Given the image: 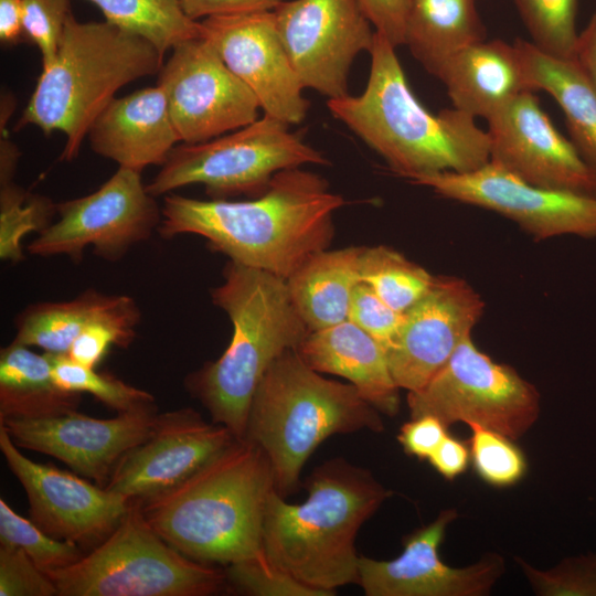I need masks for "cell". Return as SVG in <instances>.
Listing matches in <instances>:
<instances>
[{
	"mask_svg": "<svg viewBox=\"0 0 596 596\" xmlns=\"http://www.w3.org/2000/svg\"><path fill=\"white\" fill-rule=\"evenodd\" d=\"M344 204L322 177L300 167L276 173L252 200L169 193L157 231L166 240L199 235L234 263L288 279L311 255L329 247L333 215Z\"/></svg>",
	"mask_w": 596,
	"mask_h": 596,
	"instance_id": "6da1fadb",
	"label": "cell"
},
{
	"mask_svg": "<svg viewBox=\"0 0 596 596\" xmlns=\"http://www.w3.org/2000/svg\"><path fill=\"white\" fill-rule=\"evenodd\" d=\"M395 49L375 31L364 91L328 99L332 116L408 180L443 171L470 172L488 163V132L461 110L446 108L434 115L422 106Z\"/></svg>",
	"mask_w": 596,
	"mask_h": 596,
	"instance_id": "7a4b0ae2",
	"label": "cell"
},
{
	"mask_svg": "<svg viewBox=\"0 0 596 596\" xmlns=\"http://www.w3.org/2000/svg\"><path fill=\"white\" fill-rule=\"evenodd\" d=\"M305 487L307 499L294 504L270 491L263 547L286 573L332 596L340 586L358 584L356 535L391 491L369 469L344 458L316 467Z\"/></svg>",
	"mask_w": 596,
	"mask_h": 596,
	"instance_id": "3957f363",
	"label": "cell"
},
{
	"mask_svg": "<svg viewBox=\"0 0 596 596\" xmlns=\"http://www.w3.org/2000/svg\"><path fill=\"white\" fill-rule=\"evenodd\" d=\"M274 488L265 453L236 438L183 483L141 508L150 526L180 553L227 566L266 555L263 521Z\"/></svg>",
	"mask_w": 596,
	"mask_h": 596,
	"instance_id": "277c9868",
	"label": "cell"
},
{
	"mask_svg": "<svg viewBox=\"0 0 596 596\" xmlns=\"http://www.w3.org/2000/svg\"><path fill=\"white\" fill-rule=\"evenodd\" d=\"M211 297L228 316L232 338L217 360L187 376L185 387L213 423L244 438L259 382L277 358L299 347L309 329L286 279L265 270L228 260L223 283L211 290Z\"/></svg>",
	"mask_w": 596,
	"mask_h": 596,
	"instance_id": "5b68a950",
	"label": "cell"
},
{
	"mask_svg": "<svg viewBox=\"0 0 596 596\" xmlns=\"http://www.w3.org/2000/svg\"><path fill=\"white\" fill-rule=\"evenodd\" d=\"M163 55L148 40L107 21L66 20L56 54L42 67L17 128L64 134L60 159L71 161L97 116L128 83L158 74Z\"/></svg>",
	"mask_w": 596,
	"mask_h": 596,
	"instance_id": "8992f818",
	"label": "cell"
},
{
	"mask_svg": "<svg viewBox=\"0 0 596 596\" xmlns=\"http://www.w3.org/2000/svg\"><path fill=\"white\" fill-rule=\"evenodd\" d=\"M361 430L382 433L381 413L351 383L323 377L288 350L259 382L244 438L265 453L275 490L286 498L299 488L301 470L321 443Z\"/></svg>",
	"mask_w": 596,
	"mask_h": 596,
	"instance_id": "52a82bcc",
	"label": "cell"
},
{
	"mask_svg": "<svg viewBox=\"0 0 596 596\" xmlns=\"http://www.w3.org/2000/svg\"><path fill=\"white\" fill-rule=\"evenodd\" d=\"M57 596H210L226 590L225 571L180 553L147 522L140 501L76 563L45 573Z\"/></svg>",
	"mask_w": 596,
	"mask_h": 596,
	"instance_id": "ba28073f",
	"label": "cell"
},
{
	"mask_svg": "<svg viewBox=\"0 0 596 596\" xmlns=\"http://www.w3.org/2000/svg\"><path fill=\"white\" fill-rule=\"evenodd\" d=\"M305 164L329 161L291 132L289 125L264 115L214 139L175 146L146 187L155 198L190 184L204 185L212 199L255 198L266 191L276 173Z\"/></svg>",
	"mask_w": 596,
	"mask_h": 596,
	"instance_id": "9c48e42d",
	"label": "cell"
},
{
	"mask_svg": "<svg viewBox=\"0 0 596 596\" xmlns=\"http://www.w3.org/2000/svg\"><path fill=\"white\" fill-rule=\"evenodd\" d=\"M411 418L433 415L447 427L477 424L514 440L536 422L538 389L512 366L498 363L467 337L419 390L407 392Z\"/></svg>",
	"mask_w": 596,
	"mask_h": 596,
	"instance_id": "30bf717a",
	"label": "cell"
},
{
	"mask_svg": "<svg viewBox=\"0 0 596 596\" xmlns=\"http://www.w3.org/2000/svg\"><path fill=\"white\" fill-rule=\"evenodd\" d=\"M141 172L119 167L96 191L56 203L58 220L28 246L34 256H68L78 263L83 252L108 260L121 259L136 244L148 240L161 222V209Z\"/></svg>",
	"mask_w": 596,
	"mask_h": 596,
	"instance_id": "8fae6325",
	"label": "cell"
},
{
	"mask_svg": "<svg viewBox=\"0 0 596 596\" xmlns=\"http://www.w3.org/2000/svg\"><path fill=\"white\" fill-rule=\"evenodd\" d=\"M158 75L182 143L207 141L258 119L254 93L201 36L174 46Z\"/></svg>",
	"mask_w": 596,
	"mask_h": 596,
	"instance_id": "7c38bea8",
	"label": "cell"
},
{
	"mask_svg": "<svg viewBox=\"0 0 596 596\" xmlns=\"http://www.w3.org/2000/svg\"><path fill=\"white\" fill-rule=\"evenodd\" d=\"M409 182L499 213L536 241L561 235L596 237V196L530 184L490 160L470 172L443 171Z\"/></svg>",
	"mask_w": 596,
	"mask_h": 596,
	"instance_id": "4fadbf2b",
	"label": "cell"
},
{
	"mask_svg": "<svg viewBox=\"0 0 596 596\" xmlns=\"http://www.w3.org/2000/svg\"><path fill=\"white\" fill-rule=\"evenodd\" d=\"M274 14L304 88L329 99L348 95L351 65L375 35L358 0H284Z\"/></svg>",
	"mask_w": 596,
	"mask_h": 596,
	"instance_id": "5bb4252c",
	"label": "cell"
},
{
	"mask_svg": "<svg viewBox=\"0 0 596 596\" xmlns=\"http://www.w3.org/2000/svg\"><path fill=\"white\" fill-rule=\"evenodd\" d=\"M0 450L23 487L30 519L53 538L97 546L120 523L131 501L99 485L24 456L0 424Z\"/></svg>",
	"mask_w": 596,
	"mask_h": 596,
	"instance_id": "9a60e30c",
	"label": "cell"
},
{
	"mask_svg": "<svg viewBox=\"0 0 596 596\" xmlns=\"http://www.w3.org/2000/svg\"><path fill=\"white\" fill-rule=\"evenodd\" d=\"M235 435L185 407L158 414L150 436L115 467L106 489L146 502L188 480L226 449Z\"/></svg>",
	"mask_w": 596,
	"mask_h": 596,
	"instance_id": "2e32d148",
	"label": "cell"
},
{
	"mask_svg": "<svg viewBox=\"0 0 596 596\" xmlns=\"http://www.w3.org/2000/svg\"><path fill=\"white\" fill-rule=\"evenodd\" d=\"M158 418L155 407L95 418L76 409L40 418L0 421L19 448L52 456L105 487L119 460L145 441Z\"/></svg>",
	"mask_w": 596,
	"mask_h": 596,
	"instance_id": "e0dca14e",
	"label": "cell"
},
{
	"mask_svg": "<svg viewBox=\"0 0 596 596\" xmlns=\"http://www.w3.org/2000/svg\"><path fill=\"white\" fill-rule=\"evenodd\" d=\"M201 38L254 93L264 115L301 123L309 103L283 41L274 11L213 17L200 21Z\"/></svg>",
	"mask_w": 596,
	"mask_h": 596,
	"instance_id": "ac0fdd59",
	"label": "cell"
},
{
	"mask_svg": "<svg viewBox=\"0 0 596 596\" xmlns=\"http://www.w3.org/2000/svg\"><path fill=\"white\" fill-rule=\"evenodd\" d=\"M487 121L491 162L540 188L596 196V175L554 127L533 91Z\"/></svg>",
	"mask_w": 596,
	"mask_h": 596,
	"instance_id": "d6986e66",
	"label": "cell"
},
{
	"mask_svg": "<svg viewBox=\"0 0 596 596\" xmlns=\"http://www.w3.org/2000/svg\"><path fill=\"white\" fill-rule=\"evenodd\" d=\"M456 509L438 513L429 524L404 536L402 554L391 561L360 555L359 582L366 596H485L504 573V560L488 553L465 567L444 563L438 549Z\"/></svg>",
	"mask_w": 596,
	"mask_h": 596,
	"instance_id": "ffe728a7",
	"label": "cell"
},
{
	"mask_svg": "<svg viewBox=\"0 0 596 596\" xmlns=\"http://www.w3.org/2000/svg\"><path fill=\"white\" fill-rule=\"evenodd\" d=\"M483 311V300L466 280L435 276L427 294L404 312L401 332L386 352L397 386L422 389L471 336Z\"/></svg>",
	"mask_w": 596,
	"mask_h": 596,
	"instance_id": "44dd1931",
	"label": "cell"
},
{
	"mask_svg": "<svg viewBox=\"0 0 596 596\" xmlns=\"http://www.w3.org/2000/svg\"><path fill=\"white\" fill-rule=\"evenodd\" d=\"M87 137L94 152L139 172L162 166L180 142L158 84L114 98L94 120Z\"/></svg>",
	"mask_w": 596,
	"mask_h": 596,
	"instance_id": "7402d4cb",
	"label": "cell"
},
{
	"mask_svg": "<svg viewBox=\"0 0 596 596\" xmlns=\"http://www.w3.org/2000/svg\"><path fill=\"white\" fill-rule=\"evenodd\" d=\"M296 351L313 370L348 380L381 414L397 415L401 389L392 376L386 353L350 320L309 331Z\"/></svg>",
	"mask_w": 596,
	"mask_h": 596,
	"instance_id": "603a6c76",
	"label": "cell"
},
{
	"mask_svg": "<svg viewBox=\"0 0 596 596\" xmlns=\"http://www.w3.org/2000/svg\"><path fill=\"white\" fill-rule=\"evenodd\" d=\"M435 77L446 86L454 108L487 120L520 94L534 92L518 47L499 39L457 52Z\"/></svg>",
	"mask_w": 596,
	"mask_h": 596,
	"instance_id": "cb8c5ba5",
	"label": "cell"
},
{
	"mask_svg": "<svg viewBox=\"0 0 596 596\" xmlns=\"http://www.w3.org/2000/svg\"><path fill=\"white\" fill-rule=\"evenodd\" d=\"M140 309L127 295L87 289L77 297L26 307L14 320V341L44 352L66 355L74 340L93 326L116 330L130 345L140 322Z\"/></svg>",
	"mask_w": 596,
	"mask_h": 596,
	"instance_id": "d4e9b609",
	"label": "cell"
},
{
	"mask_svg": "<svg viewBox=\"0 0 596 596\" xmlns=\"http://www.w3.org/2000/svg\"><path fill=\"white\" fill-rule=\"evenodd\" d=\"M362 248L315 253L286 279L291 300L309 331L348 320L352 294L361 283Z\"/></svg>",
	"mask_w": 596,
	"mask_h": 596,
	"instance_id": "484cf974",
	"label": "cell"
},
{
	"mask_svg": "<svg viewBox=\"0 0 596 596\" xmlns=\"http://www.w3.org/2000/svg\"><path fill=\"white\" fill-rule=\"evenodd\" d=\"M534 91L543 89L561 106L571 141L596 175V88L574 60L540 51L523 39L514 41Z\"/></svg>",
	"mask_w": 596,
	"mask_h": 596,
	"instance_id": "4316f807",
	"label": "cell"
},
{
	"mask_svg": "<svg viewBox=\"0 0 596 596\" xmlns=\"http://www.w3.org/2000/svg\"><path fill=\"white\" fill-rule=\"evenodd\" d=\"M483 40L476 0H412L404 45L433 76L457 52Z\"/></svg>",
	"mask_w": 596,
	"mask_h": 596,
	"instance_id": "83f0119b",
	"label": "cell"
},
{
	"mask_svg": "<svg viewBox=\"0 0 596 596\" xmlns=\"http://www.w3.org/2000/svg\"><path fill=\"white\" fill-rule=\"evenodd\" d=\"M81 394L54 381L51 354L12 341L0 351V421L40 418L75 411Z\"/></svg>",
	"mask_w": 596,
	"mask_h": 596,
	"instance_id": "f1b7e54d",
	"label": "cell"
},
{
	"mask_svg": "<svg viewBox=\"0 0 596 596\" xmlns=\"http://www.w3.org/2000/svg\"><path fill=\"white\" fill-rule=\"evenodd\" d=\"M95 4L105 21L137 34L164 54L201 36L200 21L185 15L179 0H86Z\"/></svg>",
	"mask_w": 596,
	"mask_h": 596,
	"instance_id": "f546056e",
	"label": "cell"
},
{
	"mask_svg": "<svg viewBox=\"0 0 596 596\" xmlns=\"http://www.w3.org/2000/svg\"><path fill=\"white\" fill-rule=\"evenodd\" d=\"M361 281L400 312L407 311L430 289L435 276L385 245L363 246Z\"/></svg>",
	"mask_w": 596,
	"mask_h": 596,
	"instance_id": "4dcf8cb0",
	"label": "cell"
},
{
	"mask_svg": "<svg viewBox=\"0 0 596 596\" xmlns=\"http://www.w3.org/2000/svg\"><path fill=\"white\" fill-rule=\"evenodd\" d=\"M14 172H0V258L12 264L24 259L22 240L51 223L56 204L49 198L23 190Z\"/></svg>",
	"mask_w": 596,
	"mask_h": 596,
	"instance_id": "1f68e13d",
	"label": "cell"
},
{
	"mask_svg": "<svg viewBox=\"0 0 596 596\" xmlns=\"http://www.w3.org/2000/svg\"><path fill=\"white\" fill-rule=\"evenodd\" d=\"M51 354L55 383L65 391L88 393L118 413L155 407V396L108 373H98L67 355Z\"/></svg>",
	"mask_w": 596,
	"mask_h": 596,
	"instance_id": "d6a6232c",
	"label": "cell"
},
{
	"mask_svg": "<svg viewBox=\"0 0 596 596\" xmlns=\"http://www.w3.org/2000/svg\"><path fill=\"white\" fill-rule=\"evenodd\" d=\"M532 44L562 60H574L577 0H514Z\"/></svg>",
	"mask_w": 596,
	"mask_h": 596,
	"instance_id": "836d02e7",
	"label": "cell"
},
{
	"mask_svg": "<svg viewBox=\"0 0 596 596\" xmlns=\"http://www.w3.org/2000/svg\"><path fill=\"white\" fill-rule=\"evenodd\" d=\"M0 545L21 549L44 573L76 563L84 554L74 542L51 536L0 499Z\"/></svg>",
	"mask_w": 596,
	"mask_h": 596,
	"instance_id": "e575fe53",
	"label": "cell"
},
{
	"mask_svg": "<svg viewBox=\"0 0 596 596\" xmlns=\"http://www.w3.org/2000/svg\"><path fill=\"white\" fill-rule=\"evenodd\" d=\"M468 426L470 460L477 476L496 488L512 487L522 480L528 462L514 439L477 424Z\"/></svg>",
	"mask_w": 596,
	"mask_h": 596,
	"instance_id": "d590c367",
	"label": "cell"
},
{
	"mask_svg": "<svg viewBox=\"0 0 596 596\" xmlns=\"http://www.w3.org/2000/svg\"><path fill=\"white\" fill-rule=\"evenodd\" d=\"M226 590L251 596H328L275 565L267 555L230 564Z\"/></svg>",
	"mask_w": 596,
	"mask_h": 596,
	"instance_id": "8d00e7d4",
	"label": "cell"
},
{
	"mask_svg": "<svg viewBox=\"0 0 596 596\" xmlns=\"http://www.w3.org/2000/svg\"><path fill=\"white\" fill-rule=\"evenodd\" d=\"M531 588L539 596H596V553L563 558L543 571L515 557Z\"/></svg>",
	"mask_w": 596,
	"mask_h": 596,
	"instance_id": "74e56055",
	"label": "cell"
},
{
	"mask_svg": "<svg viewBox=\"0 0 596 596\" xmlns=\"http://www.w3.org/2000/svg\"><path fill=\"white\" fill-rule=\"evenodd\" d=\"M25 39L34 43L42 67L51 64L66 23L72 13L70 0H19Z\"/></svg>",
	"mask_w": 596,
	"mask_h": 596,
	"instance_id": "f35d334b",
	"label": "cell"
},
{
	"mask_svg": "<svg viewBox=\"0 0 596 596\" xmlns=\"http://www.w3.org/2000/svg\"><path fill=\"white\" fill-rule=\"evenodd\" d=\"M405 313L384 302L366 284L359 283L352 294L348 320L370 334L385 351L394 345Z\"/></svg>",
	"mask_w": 596,
	"mask_h": 596,
	"instance_id": "ab89813d",
	"label": "cell"
},
{
	"mask_svg": "<svg viewBox=\"0 0 596 596\" xmlns=\"http://www.w3.org/2000/svg\"><path fill=\"white\" fill-rule=\"evenodd\" d=\"M50 577L19 547L0 545V596H55Z\"/></svg>",
	"mask_w": 596,
	"mask_h": 596,
	"instance_id": "60d3db41",
	"label": "cell"
},
{
	"mask_svg": "<svg viewBox=\"0 0 596 596\" xmlns=\"http://www.w3.org/2000/svg\"><path fill=\"white\" fill-rule=\"evenodd\" d=\"M448 427L433 415L413 417L404 423L396 436L403 450L419 460L430 455L448 435Z\"/></svg>",
	"mask_w": 596,
	"mask_h": 596,
	"instance_id": "b9f144b4",
	"label": "cell"
},
{
	"mask_svg": "<svg viewBox=\"0 0 596 596\" xmlns=\"http://www.w3.org/2000/svg\"><path fill=\"white\" fill-rule=\"evenodd\" d=\"M375 28L395 47L404 45L406 19L412 0H358Z\"/></svg>",
	"mask_w": 596,
	"mask_h": 596,
	"instance_id": "7bdbcfd3",
	"label": "cell"
},
{
	"mask_svg": "<svg viewBox=\"0 0 596 596\" xmlns=\"http://www.w3.org/2000/svg\"><path fill=\"white\" fill-rule=\"evenodd\" d=\"M111 345L123 349L129 347L116 330L106 326H93L74 340L66 355L84 366L96 369Z\"/></svg>",
	"mask_w": 596,
	"mask_h": 596,
	"instance_id": "ee69618b",
	"label": "cell"
},
{
	"mask_svg": "<svg viewBox=\"0 0 596 596\" xmlns=\"http://www.w3.org/2000/svg\"><path fill=\"white\" fill-rule=\"evenodd\" d=\"M284 0H179L193 21L213 17L240 15L274 11Z\"/></svg>",
	"mask_w": 596,
	"mask_h": 596,
	"instance_id": "f6af8a7d",
	"label": "cell"
},
{
	"mask_svg": "<svg viewBox=\"0 0 596 596\" xmlns=\"http://www.w3.org/2000/svg\"><path fill=\"white\" fill-rule=\"evenodd\" d=\"M469 461V445L449 434L428 458L430 466L446 480H454L460 476Z\"/></svg>",
	"mask_w": 596,
	"mask_h": 596,
	"instance_id": "bcb514c9",
	"label": "cell"
},
{
	"mask_svg": "<svg viewBox=\"0 0 596 596\" xmlns=\"http://www.w3.org/2000/svg\"><path fill=\"white\" fill-rule=\"evenodd\" d=\"M574 61L596 88V11L577 36Z\"/></svg>",
	"mask_w": 596,
	"mask_h": 596,
	"instance_id": "7dc6e473",
	"label": "cell"
},
{
	"mask_svg": "<svg viewBox=\"0 0 596 596\" xmlns=\"http://www.w3.org/2000/svg\"><path fill=\"white\" fill-rule=\"evenodd\" d=\"M25 39L19 0H0V41L7 46L17 45Z\"/></svg>",
	"mask_w": 596,
	"mask_h": 596,
	"instance_id": "c3c4849f",
	"label": "cell"
}]
</instances>
